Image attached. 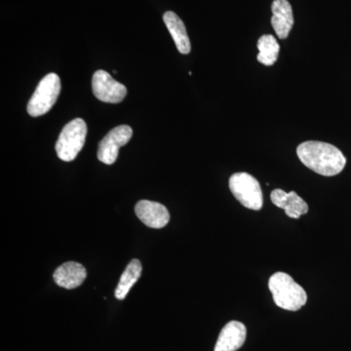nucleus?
<instances>
[{
  "instance_id": "obj_1",
  "label": "nucleus",
  "mask_w": 351,
  "mask_h": 351,
  "mask_svg": "<svg viewBox=\"0 0 351 351\" xmlns=\"http://www.w3.org/2000/svg\"><path fill=\"white\" fill-rule=\"evenodd\" d=\"M298 157L304 165L317 174L332 177L346 167V159L338 147L319 141H307L297 149Z\"/></svg>"
},
{
  "instance_id": "obj_2",
  "label": "nucleus",
  "mask_w": 351,
  "mask_h": 351,
  "mask_svg": "<svg viewBox=\"0 0 351 351\" xmlns=\"http://www.w3.org/2000/svg\"><path fill=\"white\" fill-rule=\"evenodd\" d=\"M269 287L274 302L281 308L297 311L306 304V291L285 272H276L270 277Z\"/></svg>"
},
{
  "instance_id": "obj_3",
  "label": "nucleus",
  "mask_w": 351,
  "mask_h": 351,
  "mask_svg": "<svg viewBox=\"0 0 351 351\" xmlns=\"http://www.w3.org/2000/svg\"><path fill=\"white\" fill-rule=\"evenodd\" d=\"M87 135V125L84 120L76 119L71 120L64 127L56 143L58 157L66 162L75 160L83 145Z\"/></svg>"
},
{
  "instance_id": "obj_4",
  "label": "nucleus",
  "mask_w": 351,
  "mask_h": 351,
  "mask_svg": "<svg viewBox=\"0 0 351 351\" xmlns=\"http://www.w3.org/2000/svg\"><path fill=\"white\" fill-rule=\"evenodd\" d=\"M61 92V80L56 73H49L40 80L27 104V112L32 117H41L56 104Z\"/></svg>"
},
{
  "instance_id": "obj_5",
  "label": "nucleus",
  "mask_w": 351,
  "mask_h": 351,
  "mask_svg": "<svg viewBox=\"0 0 351 351\" xmlns=\"http://www.w3.org/2000/svg\"><path fill=\"white\" fill-rule=\"evenodd\" d=\"M230 189L234 197L248 209H262L263 191L260 182L248 173H235L230 179Z\"/></svg>"
},
{
  "instance_id": "obj_6",
  "label": "nucleus",
  "mask_w": 351,
  "mask_h": 351,
  "mask_svg": "<svg viewBox=\"0 0 351 351\" xmlns=\"http://www.w3.org/2000/svg\"><path fill=\"white\" fill-rule=\"evenodd\" d=\"M92 90L95 97L104 103L119 104L127 95L126 87L105 71H97L94 73Z\"/></svg>"
},
{
  "instance_id": "obj_7",
  "label": "nucleus",
  "mask_w": 351,
  "mask_h": 351,
  "mask_svg": "<svg viewBox=\"0 0 351 351\" xmlns=\"http://www.w3.org/2000/svg\"><path fill=\"white\" fill-rule=\"evenodd\" d=\"M133 135L130 126L120 125L108 132L107 136L101 141L98 149V159L101 162L112 165L119 157V149L128 144Z\"/></svg>"
},
{
  "instance_id": "obj_8",
  "label": "nucleus",
  "mask_w": 351,
  "mask_h": 351,
  "mask_svg": "<svg viewBox=\"0 0 351 351\" xmlns=\"http://www.w3.org/2000/svg\"><path fill=\"white\" fill-rule=\"evenodd\" d=\"M135 213L145 226L156 230L163 228L170 221V214L167 208L154 201H138L135 206Z\"/></svg>"
},
{
  "instance_id": "obj_9",
  "label": "nucleus",
  "mask_w": 351,
  "mask_h": 351,
  "mask_svg": "<svg viewBox=\"0 0 351 351\" xmlns=\"http://www.w3.org/2000/svg\"><path fill=\"white\" fill-rule=\"evenodd\" d=\"M247 329L243 323L230 321L219 332L214 351H237L246 341Z\"/></svg>"
},
{
  "instance_id": "obj_10",
  "label": "nucleus",
  "mask_w": 351,
  "mask_h": 351,
  "mask_svg": "<svg viewBox=\"0 0 351 351\" xmlns=\"http://www.w3.org/2000/svg\"><path fill=\"white\" fill-rule=\"evenodd\" d=\"M272 203L276 206L284 209L285 214L292 219H300L308 212L306 201L300 197L295 191L286 193L280 189H274L270 195Z\"/></svg>"
},
{
  "instance_id": "obj_11",
  "label": "nucleus",
  "mask_w": 351,
  "mask_h": 351,
  "mask_svg": "<svg viewBox=\"0 0 351 351\" xmlns=\"http://www.w3.org/2000/svg\"><path fill=\"white\" fill-rule=\"evenodd\" d=\"M271 10V25L276 36L280 39L287 38L294 25V15L290 2L288 0H274Z\"/></svg>"
},
{
  "instance_id": "obj_12",
  "label": "nucleus",
  "mask_w": 351,
  "mask_h": 351,
  "mask_svg": "<svg viewBox=\"0 0 351 351\" xmlns=\"http://www.w3.org/2000/svg\"><path fill=\"white\" fill-rule=\"evenodd\" d=\"M86 276V269L82 263L68 262L60 265L55 270L53 278H54L55 283L60 287L71 290V289H75L82 285Z\"/></svg>"
},
{
  "instance_id": "obj_13",
  "label": "nucleus",
  "mask_w": 351,
  "mask_h": 351,
  "mask_svg": "<svg viewBox=\"0 0 351 351\" xmlns=\"http://www.w3.org/2000/svg\"><path fill=\"white\" fill-rule=\"evenodd\" d=\"M163 21L169 31L171 36L174 39L177 49L181 54L186 55L191 52V45L189 41L186 25L177 14L168 11L163 15Z\"/></svg>"
},
{
  "instance_id": "obj_14",
  "label": "nucleus",
  "mask_w": 351,
  "mask_h": 351,
  "mask_svg": "<svg viewBox=\"0 0 351 351\" xmlns=\"http://www.w3.org/2000/svg\"><path fill=\"white\" fill-rule=\"evenodd\" d=\"M142 263L137 258H134L127 265L125 270L120 277L119 285L115 289V298L119 301L125 299L126 295L130 292L131 288L137 283L142 274Z\"/></svg>"
},
{
  "instance_id": "obj_15",
  "label": "nucleus",
  "mask_w": 351,
  "mask_h": 351,
  "mask_svg": "<svg viewBox=\"0 0 351 351\" xmlns=\"http://www.w3.org/2000/svg\"><path fill=\"white\" fill-rule=\"evenodd\" d=\"M258 61L265 66H270L276 64L279 56L280 45L271 34L261 36L258 41Z\"/></svg>"
}]
</instances>
